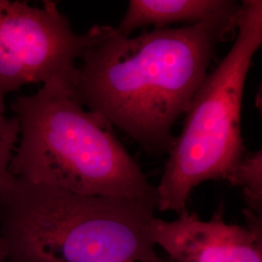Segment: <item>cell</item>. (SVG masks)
<instances>
[{"instance_id": "cell-1", "label": "cell", "mask_w": 262, "mask_h": 262, "mask_svg": "<svg viewBox=\"0 0 262 262\" xmlns=\"http://www.w3.org/2000/svg\"><path fill=\"white\" fill-rule=\"evenodd\" d=\"M241 4L181 28H155L135 37L94 26L80 56L71 93L136 141L147 152L168 154L173 127L186 114L221 43L236 36Z\"/></svg>"}, {"instance_id": "cell-2", "label": "cell", "mask_w": 262, "mask_h": 262, "mask_svg": "<svg viewBox=\"0 0 262 262\" xmlns=\"http://www.w3.org/2000/svg\"><path fill=\"white\" fill-rule=\"evenodd\" d=\"M11 108L19 125L9 167L14 178L85 196L146 201L158 209L157 187L112 125L76 100L70 84H43L15 98Z\"/></svg>"}, {"instance_id": "cell-3", "label": "cell", "mask_w": 262, "mask_h": 262, "mask_svg": "<svg viewBox=\"0 0 262 262\" xmlns=\"http://www.w3.org/2000/svg\"><path fill=\"white\" fill-rule=\"evenodd\" d=\"M156 211L15 179L0 196V238L9 262H163L151 235Z\"/></svg>"}, {"instance_id": "cell-4", "label": "cell", "mask_w": 262, "mask_h": 262, "mask_svg": "<svg viewBox=\"0 0 262 262\" xmlns=\"http://www.w3.org/2000/svg\"><path fill=\"white\" fill-rule=\"evenodd\" d=\"M262 45V1L244 0L233 45L193 95L157 187L159 212H187L192 190L207 181L232 185L245 158L241 132L244 90Z\"/></svg>"}, {"instance_id": "cell-5", "label": "cell", "mask_w": 262, "mask_h": 262, "mask_svg": "<svg viewBox=\"0 0 262 262\" xmlns=\"http://www.w3.org/2000/svg\"><path fill=\"white\" fill-rule=\"evenodd\" d=\"M91 41L78 34L55 1L32 6L0 0V106L5 96L28 84L75 80L76 61Z\"/></svg>"}, {"instance_id": "cell-6", "label": "cell", "mask_w": 262, "mask_h": 262, "mask_svg": "<svg viewBox=\"0 0 262 262\" xmlns=\"http://www.w3.org/2000/svg\"><path fill=\"white\" fill-rule=\"evenodd\" d=\"M244 215L246 225L226 223L222 210L209 221L188 211L173 221L156 216L152 240L173 262H262V216Z\"/></svg>"}, {"instance_id": "cell-7", "label": "cell", "mask_w": 262, "mask_h": 262, "mask_svg": "<svg viewBox=\"0 0 262 262\" xmlns=\"http://www.w3.org/2000/svg\"><path fill=\"white\" fill-rule=\"evenodd\" d=\"M239 4L232 0H130L117 29L126 36L140 28H170L171 25H196Z\"/></svg>"}, {"instance_id": "cell-8", "label": "cell", "mask_w": 262, "mask_h": 262, "mask_svg": "<svg viewBox=\"0 0 262 262\" xmlns=\"http://www.w3.org/2000/svg\"><path fill=\"white\" fill-rule=\"evenodd\" d=\"M233 186L243 188L246 210L262 216V152L245 156L236 170Z\"/></svg>"}, {"instance_id": "cell-9", "label": "cell", "mask_w": 262, "mask_h": 262, "mask_svg": "<svg viewBox=\"0 0 262 262\" xmlns=\"http://www.w3.org/2000/svg\"><path fill=\"white\" fill-rule=\"evenodd\" d=\"M19 138V125L14 116H7L5 107L0 106V196L15 184L10 173V163Z\"/></svg>"}, {"instance_id": "cell-10", "label": "cell", "mask_w": 262, "mask_h": 262, "mask_svg": "<svg viewBox=\"0 0 262 262\" xmlns=\"http://www.w3.org/2000/svg\"><path fill=\"white\" fill-rule=\"evenodd\" d=\"M0 262H9L8 257H7V253L5 251L4 244L2 242L1 238H0Z\"/></svg>"}, {"instance_id": "cell-11", "label": "cell", "mask_w": 262, "mask_h": 262, "mask_svg": "<svg viewBox=\"0 0 262 262\" xmlns=\"http://www.w3.org/2000/svg\"><path fill=\"white\" fill-rule=\"evenodd\" d=\"M163 262H173V261H171V260H170V259H169L168 257H165V258H164V257H163Z\"/></svg>"}]
</instances>
